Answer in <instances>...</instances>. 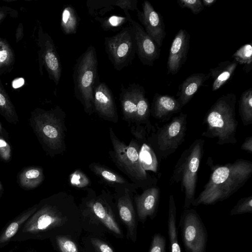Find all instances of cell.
Returning <instances> with one entry per match:
<instances>
[{
  "label": "cell",
  "mask_w": 252,
  "mask_h": 252,
  "mask_svg": "<svg viewBox=\"0 0 252 252\" xmlns=\"http://www.w3.org/2000/svg\"><path fill=\"white\" fill-rule=\"evenodd\" d=\"M211 168L208 182L191 206L213 205L227 199L240 189L252 175V162L245 159H237Z\"/></svg>",
  "instance_id": "1"
},
{
  "label": "cell",
  "mask_w": 252,
  "mask_h": 252,
  "mask_svg": "<svg viewBox=\"0 0 252 252\" xmlns=\"http://www.w3.org/2000/svg\"><path fill=\"white\" fill-rule=\"evenodd\" d=\"M115 207L112 197L105 192L97 195L94 190L88 189L87 196L79 206L82 229L98 237L111 233L123 239L124 236Z\"/></svg>",
  "instance_id": "2"
},
{
  "label": "cell",
  "mask_w": 252,
  "mask_h": 252,
  "mask_svg": "<svg viewBox=\"0 0 252 252\" xmlns=\"http://www.w3.org/2000/svg\"><path fill=\"white\" fill-rule=\"evenodd\" d=\"M236 95L233 93L219 97L207 112L203 124L205 130L202 136L216 138L220 145L235 144L238 122L236 117Z\"/></svg>",
  "instance_id": "3"
},
{
  "label": "cell",
  "mask_w": 252,
  "mask_h": 252,
  "mask_svg": "<svg viewBox=\"0 0 252 252\" xmlns=\"http://www.w3.org/2000/svg\"><path fill=\"white\" fill-rule=\"evenodd\" d=\"M204 140L197 139L181 155L174 166L171 180L179 184L184 192V209H189L195 198L198 171L204 153Z\"/></svg>",
  "instance_id": "4"
},
{
  "label": "cell",
  "mask_w": 252,
  "mask_h": 252,
  "mask_svg": "<svg viewBox=\"0 0 252 252\" xmlns=\"http://www.w3.org/2000/svg\"><path fill=\"white\" fill-rule=\"evenodd\" d=\"M72 76L75 95L85 111L91 114L94 111V89L99 82L96 52L93 46H89L77 59Z\"/></svg>",
  "instance_id": "5"
},
{
  "label": "cell",
  "mask_w": 252,
  "mask_h": 252,
  "mask_svg": "<svg viewBox=\"0 0 252 252\" xmlns=\"http://www.w3.org/2000/svg\"><path fill=\"white\" fill-rule=\"evenodd\" d=\"M109 133L113 148L112 155L117 165L139 187L146 189L153 186L154 180L149 176L141 165L139 144L131 140L127 146L119 139L111 128Z\"/></svg>",
  "instance_id": "6"
},
{
  "label": "cell",
  "mask_w": 252,
  "mask_h": 252,
  "mask_svg": "<svg viewBox=\"0 0 252 252\" xmlns=\"http://www.w3.org/2000/svg\"><path fill=\"white\" fill-rule=\"evenodd\" d=\"M187 118V115L181 113L152 133L150 138L151 147L159 162L173 154L185 141Z\"/></svg>",
  "instance_id": "7"
},
{
  "label": "cell",
  "mask_w": 252,
  "mask_h": 252,
  "mask_svg": "<svg viewBox=\"0 0 252 252\" xmlns=\"http://www.w3.org/2000/svg\"><path fill=\"white\" fill-rule=\"evenodd\" d=\"M61 119L52 112L34 116L31 125L40 143L48 151L60 152L63 148L64 132Z\"/></svg>",
  "instance_id": "8"
},
{
  "label": "cell",
  "mask_w": 252,
  "mask_h": 252,
  "mask_svg": "<svg viewBox=\"0 0 252 252\" xmlns=\"http://www.w3.org/2000/svg\"><path fill=\"white\" fill-rule=\"evenodd\" d=\"M105 50L114 68L121 71L130 64L136 53V45L132 26L123 28L116 34L106 37Z\"/></svg>",
  "instance_id": "9"
},
{
  "label": "cell",
  "mask_w": 252,
  "mask_h": 252,
  "mask_svg": "<svg viewBox=\"0 0 252 252\" xmlns=\"http://www.w3.org/2000/svg\"><path fill=\"white\" fill-rule=\"evenodd\" d=\"M182 241L186 252H206L208 233L198 213L194 209H184L179 220Z\"/></svg>",
  "instance_id": "10"
},
{
  "label": "cell",
  "mask_w": 252,
  "mask_h": 252,
  "mask_svg": "<svg viewBox=\"0 0 252 252\" xmlns=\"http://www.w3.org/2000/svg\"><path fill=\"white\" fill-rule=\"evenodd\" d=\"M142 7V11L137 10L138 19L144 26L146 33L160 48L166 35L163 17L148 0L143 1Z\"/></svg>",
  "instance_id": "11"
},
{
  "label": "cell",
  "mask_w": 252,
  "mask_h": 252,
  "mask_svg": "<svg viewBox=\"0 0 252 252\" xmlns=\"http://www.w3.org/2000/svg\"><path fill=\"white\" fill-rule=\"evenodd\" d=\"M129 23L133 30L139 59L144 65L153 66L159 57V48L140 24L132 19Z\"/></svg>",
  "instance_id": "12"
},
{
  "label": "cell",
  "mask_w": 252,
  "mask_h": 252,
  "mask_svg": "<svg viewBox=\"0 0 252 252\" xmlns=\"http://www.w3.org/2000/svg\"><path fill=\"white\" fill-rule=\"evenodd\" d=\"M190 35L181 29L172 42L167 60V73L177 74L185 63L189 49Z\"/></svg>",
  "instance_id": "13"
},
{
  "label": "cell",
  "mask_w": 252,
  "mask_h": 252,
  "mask_svg": "<svg viewBox=\"0 0 252 252\" xmlns=\"http://www.w3.org/2000/svg\"><path fill=\"white\" fill-rule=\"evenodd\" d=\"M130 189L124 188L123 193L117 200L119 218L126 228V237L133 243L137 240V218L131 197Z\"/></svg>",
  "instance_id": "14"
},
{
  "label": "cell",
  "mask_w": 252,
  "mask_h": 252,
  "mask_svg": "<svg viewBox=\"0 0 252 252\" xmlns=\"http://www.w3.org/2000/svg\"><path fill=\"white\" fill-rule=\"evenodd\" d=\"M94 108L102 118L117 122L118 116L113 95L104 82H99L94 89Z\"/></svg>",
  "instance_id": "15"
},
{
  "label": "cell",
  "mask_w": 252,
  "mask_h": 252,
  "mask_svg": "<svg viewBox=\"0 0 252 252\" xmlns=\"http://www.w3.org/2000/svg\"><path fill=\"white\" fill-rule=\"evenodd\" d=\"M160 198V189L152 186L144 189L141 194L135 196L137 220L144 224L148 217L151 220L157 216Z\"/></svg>",
  "instance_id": "16"
},
{
  "label": "cell",
  "mask_w": 252,
  "mask_h": 252,
  "mask_svg": "<svg viewBox=\"0 0 252 252\" xmlns=\"http://www.w3.org/2000/svg\"><path fill=\"white\" fill-rule=\"evenodd\" d=\"M182 108L179 101L174 96L157 93L153 99L151 112L154 118L164 122L168 120Z\"/></svg>",
  "instance_id": "17"
},
{
  "label": "cell",
  "mask_w": 252,
  "mask_h": 252,
  "mask_svg": "<svg viewBox=\"0 0 252 252\" xmlns=\"http://www.w3.org/2000/svg\"><path fill=\"white\" fill-rule=\"evenodd\" d=\"M144 89L143 86L135 83L126 88L122 85L119 100L125 120L136 121L138 101Z\"/></svg>",
  "instance_id": "18"
},
{
  "label": "cell",
  "mask_w": 252,
  "mask_h": 252,
  "mask_svg": "<svg viewBox=\"0 0 252 252\" xmlns=\"http://www.w3.org/2000/svg\"><path fill=\"white\" fill-rule=\"evenodd\" d=\"M209 74L194 73L188 77L180 85L177 94L178 100L182 107L192 98L198 89L209 78Z\"/></svg>",
  "instance_id": "19"
},
{
  "label": "cell",
  "mask_w": 252,
  "mask_h": 252,
  "mask_svg": "<svg viewBox=\"0 0 252 252\" xmlns=\"http://www.w3.org/2000/svg\"><path fill=\"white\" fill-rule=\"evenodd\" d=\"M238 63L233 60L232 62L225 61L212 68L209 71V75L213 78V91H216L221 88L232 77Z\"/></svg>",
  "instance_id": "20"
},
{
  "label": "cell",
  "mask_w": 252,
  "mask_h": 252,
  "mask_svg": "<svg viewBox=\"0 0 252 252\" xmlns=\"http://www.w3.org/2000/svg\"><path fill=\"white\" fill-rule=\"evenodd\" d=\"M17 181L20 187L25 190L37 188L43 181V169L37 166H30L23 168L18 175Z\"/></svg>",
  "instance_id": "21"
},
{
  "label": "cell",
  "mask_w": 252,
  "mask_h": 252,
  "mask_svg": "<svg viewBox=\"0 0 252 252\" xmlns=\"http://www.w3.org/2000/svg\"><path fill=\"white\" fill-rule=\"evenodd\" d=\"M177 208L174 196H169L167 220V233L170 242V252H182L178 239L176 225Z\"/></svg>",
  "instance_id": "22"
},
{
  "label": "cell",
  "mask_w": 252,
  "mask_h": 252,
  "mask_svg": "<svg viewBox=\"0 0 252 252\" xmlns=\"http://www.w3.org/2000/svg\"><path fill=\"white\" fill-rule=\"evenodd\" d=\"M79 17L75 8L71 5L63 8L61 19V26L65 34H75L77 32Z\"/></svg>",
  "instance_id": "23"
},
{
  "label": "cell",
  "mask_w": 252,
  "mask_h": 252,
  "mask_svg": "<svg viewBox=\"0 0 252 252\" xmlns=\"http://www.w3.org/2000/svg\"><path fill=\"white\" fill-rule=\"evenodd\" d=\"M89 167L96 175L108 183L121 185L125 188L128 185L129 183L125 178L99 164L92 163Z\"/></svg>",
  "instance_id": "24"
},
{
  "label": "cell",
  "mask_w": 252,
  "mask_h": 252,
  "mask_svg": "<svg viewBox=\"0 0 252 252\" xmlns=\"http://www.w3.org/2000/svg\"><path fill=\"white\" fill-rule=\"evenodd\" d=\"M46 50L44 61L56 84H58L62 73V65L52 43H49Z\"/></svg>",
  "instance_id": "25"
},
{
  "label": "cell",
  "mask_w": 252,
  "mask_h": 252,
  "mask_svg": "<svg viewBox=\"0 0 252 252\" xmlns=\"http://www.w3.org/2000/svg\"><path fill=\"white\" fill-rule=\"evenodd\" d=\"M238 111L244 125L248 126L252 123V89L244 91L239 101Z\"/></svg>",
  "instance_id": "26"
},
{
  "label": "cell",
  "mask_w": 252,
  "mask_h": 252,
  "mask_svg": "<svg viewBox=\"0 0 252 252\" xmlns=\"http://www.w3.org/2000/svg\"><path fill=\"white\" fill-rule=\"evenodd\" d=\"M139 158L141 165L145 171L157 172L158 160L151 146L146 143H143L140 148Z\"/></svg>",
  "instance_id": "27"
},
{
  "label": "cell",
  "mask_w": 252,
  "mask_h": 252,
  "mask_svg": "<svg viewBox=\"0 0 252 252\" xmlns=\"http://www.w3.org/2000/svg\"><path fill=\"white\" fill-rule=\"evenodd\" d=\"M238 63L243 65V69L246 73L252 69V46L251 43H246L239 48L232 55Z\"/></svg>",
  "instance_id": "28"
},
{
  "label": "cell",
  "mask_w": 252,
  "mask_h": 252,
  "mask_svg": "<svg viewBox=\"0 0 252 252\" xmlns=\"http://www.w3.org/2000/svg\"><path fill=\"white\" fill-rule=\"evenodd\" d=\"M95 20L100 23L101 27L105 31H119L124 25L128 22L126 17L114 15L105 18L96 17Z\"/></svg>",
  "instance_id": "29"
},
{
  "label": "cell",
  "mask_w": 252,
  "mask_h": 252,
  "mask_svg": "<svg viewBox=\"0 0 252 252\" xmlns=\"http://www.w3.org/2000/svg\"><path fill=\"white\" fill-rule=\"evenodd\" d=\"M73 238L69 236H56L58 247L61 252H79Z\"/></svg>",
  "instance_id": "30"
},
{
  "label": "cell",
  "mask_w": 252,
  "mask_h": 252,
  "mask_svg": "<svg viewBox=\"0 0 252 252\" xmlns=\"http://www.w3.org/2000/svg\"><path fill=\"white\" fill-rule=\"evenodd\" d=\"M252 213V195L240 199L230 211V215Z\"/></svg>",
  "instance_id": "31"
},
{
  "label": "cell",
  "mask_w": 252,
  "mask_h": 252,
  "mask_svg": "<svg viewBox=\"0 0 252 252\" xmlns=\"http://www.w3.org/2000/svg\"><path fill=\"white\" fill-rule=\"evenodd\" d=\"M70 184L74 187L82 188L90 184L89 179L81 170H77L69 176Z\"/></svg>",
  "instance_id": "32"
},
{
  "label": "cell",
  "mask_w": 252,
  "mask_h": 252,
  "mask_svg": "<svg viewBox=\"0 0 252 252\" xmlns=\"http://www.w3.org/2000/svg\"><path fill=\"white\" fill-rule=\"evenodd\" d=\"M165 237L159 233L155 234L152 237L148 252H166Z\"/></svg>",
  "instance_id": "33"
},
{
  "label": "cell",
  "mask_w": 252,
  "mask_h": 252,
  "mask_svg": "<svg viewBox=\"0 0 252 252\" xmlns=\"http://www.w3.org/2000/svg\"><path fill=\"white\" fill-rule=\"evenodd\" d=\"M178 5L181 8H187L194 14H198L204 8L201 0H178Z\"/></svg>",
  "instance_id": "34"
},
{
  "label": "cell",
  "mask_w": 252,
  "mask_h": 252,
  "mask_svg": "<svg viewBox=\"0 0 252 252\" xmlns=\"http://www.w3.org/2000/svg\"><path fill=\"white\" fill-rule=\"evenodd\" d=\"M12 156V149L9 144L0 136V158L4 161L8 162Z\"/></svg>",
  "instance_id": "35"
},
{
  "label": "cell",
  "mask_w": 252,
  "mask_h": 252,
  "mask_svg": "<svg viewBox=\"0 0 252 252\" xmlns=\"http://www.w3.org/2000/svg\"><path fill=\"white\" fill-rule=\"evenodd\" d=\"M90 241L96 252H114L108 244L97 237H91Z\"/></svg>",
  "instance_id": "36"
},
{
  "label": "cell",
  "mask_w": 252,
  "mask_h": 252,
  "mask_svg": "<svg viewBox=\"0 0 252 252\" xmlns=\"http://www.w3.org/2000/svg\"><path fill=\"white\" fill-rule=\"evenodd\" d=\"M19 224L18 223L14 222L11 223L5 232L6 237L7 238L12 237L16 233Z\"/></svg>",
  "instance_id": "37"
},
{
  "label": "cell",
  "mask_w": 252,
  "mask_h": 252,
  "mask_svg": "<svg viewBox=\"0 0 252 252\" xmlns=\"http://www.w3.org/2000/svg\"><path fill=\"white\" fill-rule=\"evenodd\" d=\"M241 149L251 154L252 153V136L247 137L241 146Z\"/></svg>",
  "instance_id": "38"
},
{
  "label": "cell",
  "mask_w": 252,
  "mask_h": 252,
  "mask_svg": "<svg viewBox=\"0 0 252 252\" xmlns=\"http://www.w3.org/2000/svg\"><path fill=\"white\" fill-rule=\"evenodd\" d=\"M24 84V80L23 78H18L15 80L12 83V86L14 88L17 89L21 87Z\"/></svg>",
  "instance_id": "39"
},
{
  "label": "cell",
  "mask_w": 252,
  "mask_h": 252,
  "mask_svg": "<svg viewBox=\"0 0 252 252\" xmlns=\"http://www.w3.org/2000/svg\"><path fill=\"white\" fill-rule=\"evenodd\" d=\"M8 54L6 50H2L0 51V62H3L6 60L7 58Z\"/></svg>",
  "instance_id": "40"
},
{
  "label": "cell",
  "mask_w": 252,
  "mask_h": 252,
  "mask_svg": "<svg viewBox=\"0 0 252 252\" xmlns=\"http://www.w3.org/2000/svg\"><path fill=\"white\" fill-rule=\"evenodd\" d=\"M201 1L204 6L210 7L214 4L217 0H202Z\"/></svg>",
  "instance_id": "41"
},
{
  "label": "cell",
  "mask_w": 252,
  "mask_h": 252,
  "mask_svg": "<svg viewBox=\"0 0 252 252\" xmlns=\"http://www.w3.org/2000/svg\"><path fill=\"white\" fill-rule=\"evenodd\" d=\"M3 188L1 182L0 181V195H1L3 193Z\"/></svg>",
  "instance_id": "42"
},
{
  "label": "cell",
  "mask_w": 252,
  "mask_h": 252,
  "mask_svg": "<svg viewBox=\"0 0 252 252\" xmlns=\"http://www.w3.org/2000/svg\"><path fill=\"white\" fill-rule=\"evenodd\" d=\"M3 131H4V129L0 123V135H3V134H4Z\"/></svg>",
  "instance_id": "43"
}]
</instances>
